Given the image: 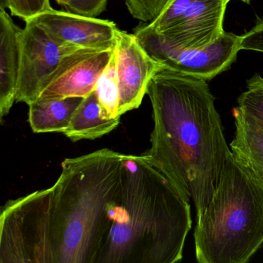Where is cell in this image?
Returning <instances> with one entry per match:
<instances>
[{
	"instance_id": "1",
	"label": "cell",
	"mask_w": 263,
	"mask_h": 263,
	"mask_svg": "<svg viewBox=\"0 0 263 263\" xmlns=\"http://www.w3.org/2000/svg\"><path fill=\"white\" fill-rule=\"evenodd\" d=\"M147 94L153 109L151 148L144 154L174 184L197 216L211 200L229 156L206 80L162 67Z\"/></svg>"
},
{
	"instance_id": "2",
	"label": "cell",
	"mask_w": 263,
	"mask_h": 263,
	"mask_svg": "<svg viewBox=\"0 0 263 263\" xmlns=\"http://www.w3.org/2000/svg\"><path fill=\"white\" fill-rule=\"evenodd\" d=\"M191 207L143 154H124L90 263H178L191 228Z\"/></svg>"
},
{
	"instance_id": "3",
	"label": "cell",
	"mask_w": 263,
	"mask_h": 263,
	"mask_svg": "<svg viewBox=\"0 0 263 263\" xmlns=\"http://www.w3.org/2000/svg\"><path fill=\"white\" fill-rule=\"evenodd\" d=\"M123 158L121 153L103 148L62 162L60 177L50 187L56 262H91Z\"/></svg>"
},
{
	"instance_id": "4",
	"label": "cell",
	"mask_w": 263,
	"mask_h": 263,
	"mask_svg": "<svg viewBox=\"0 0 263 263\" xmlns=\"http://www.w3.org/2000/svg\"><path fill=\"white\" fill-rule=\"evenodd\" d=\"M194 236L199 263H248L262 246L263 185L232 153Z\"/></svg>"
},
{
	"instance_id": "5",
	"label": "cell",
	"mask_w": 263,
	"mask_h": 263,
	"mask_svg": "<svg viewBox=\"0 0 263 263\" xmlns=\"http://www.w3.org/2000/svg\"><path fill=\"white\" fill-rule=\"evenodd\" d=\"M51 213V188L6 202L0 215V263H57Z\"/></svg>"
},
{
	"instance_id": "6",
	"label": "cell",
	"mask_w": 263,
	"mask_h": 263,
	"mask_svg": "<svg viewBox=\"0 0 263 263\" xmlns=\"http://www.w3.org/2000/svg\"><path fill=\"white\" fill-rule=\"evenodd\" d=\"M134 34L147 53L161 66L206 81L228 70L242 50L241 35L233 32H225L213 44L198 49L174 44L148 23H141Z\"/></svg>"
},
{
	"instance_id": "7",
	"label": "cell",
	"mask_w": 263,
	"mask_h": 263,
	"mask_svg": "<svg viewBox=\"0 0 263 263\" xmlns=\"http://www.w3.org/2000/svg\"><path fill=\"white\" fill-rule=\"evenodd\" d=\"M230 0H169L151 29L178 46L188 49L206 47L224 32L223 23Z\"/></svg>"
},
{
	"instance_id": "8",
	"label": "cell",
	"mask_w": 263,
	"mask_h": 263,
	"mask_svg": "<svg viewBox=\"0 0 263 263\" xmlns=\"http://www.w3.org/2000/svg\"><path fill=\"white\" fill-rule=\"evenodd\" d=\"M80 48L62 44L33 22H26L20 40L16 102L29 106L38 99L48 77L66 55Z\"/></svg>"
},
{
	"instance_id": "9",
	"label": "cell",
	"mask_w": 263,
	"mask_h": 263,
	"mask_svg": "<svg viewBox=\"0 0 263 263\" xmlns=\"http://www.w3.org/2000/svg\"><path fill=\"white\" fill-rule=\"evenodd\" d=\"M114 49H80L66 55L48 77L37 100L84 98L95 89Z\"/></svg>"
},
{
	"instance_id": "10",
	"label": "cell",
	"mask_w": 263,
	"mask_h": 263,
	"mask_svg": "<svg viewBox=\"0 0 263 263\" xmlns=\"http://www.w3.org/2000/svg\"><path fill=\"white\" fill-rule=\"evenodd\" d=\"M114 53L120 93L118 112L121 116L141 106L151 79L162 66L147 53L134 33L120 29Z\"/></svg>"
},
{
	"instance_id": "11",
	"label": "cell",
	"mask_w": 263,
	"mask_h": 263,
	"mask_svg": "<svg viewBox=\"0 0 263 263\" xmlns=\"http://www.w3.org/2000/svg\"><path fill=\"white\" fill-rule=\"evenodd\" d=\"M31 21L62 44L96 50L114 49L117 45L119 29L110 20L82 16L52 8Z\"/></svg>"
},
{
	"instance_id": "12",
	"label": "cell",
	"mask_w": 263,
	"mask_h": 263,
	"mask_svg": "<svg viewBox=\"0 0 263 263\" xmlns=\"http://www.w3.org/2000/svg\"><path fill=\"white\" fill-rule=\"evenodd\" d=\"M19 27L5 8L0 6V120L9 114L16 101L17 80L20 63Z\"/></svg>"
},
{
	"instance_id": "13",
	"label": "cell",
	"mask_w": 263,
	"mask_h": 263,
	"mask_svg": "<svg viewBox=\"0 0 263 263\" xmlns=\"http://www.w3.org/2000/svg\"><path fill=\"white\" fill-rule=\"evenodd\" d=\"M233 114L236 133L232 153L263 185V123L239 107Z\"/></svg>"
},
{
	"instance_id": "14",
	"label": "cell",
	"mask_w": 263,
	"mask_h": 263,
	"mask_svg": "<svg viewBox=\"0 0 263 263\" xmlns=\"http://www.w3.org/2000/svg\"><path fill=\"white\" fill-rule=\"evenodd\" d=\"M120 119L110 120L103 116L95 90L82 100L63 134L73 142L95 139L111 133L118 126Z\"/></svg>"
},
{
	"instance_id": "15",
	"label": "cell",
	"mask_w": 263,
	"mask_h": 263,
	"mask_svg": "<svg viewBox=\"0 0 263 263\" xmlns=\"http://www.w3.org/2000/svg\"><path fill=\"white\" fill-rule=\"evenodd\" d=\"M83 98L37 100L29 105V123L35 133H63L66 130Z\"/></svg>"
},
{
	"instance_id": "16",
	"label": "cell",
	"mask_w": 263,
	"mask_h": 263,
	"mask_svg": "<svg viewBox=\"0 0 263 263\" xmlns=\"http://www.w3.org/2000/svg\"><path fill=\"white\" fill-rule=\"evenodd\" d=\"M94 90L101 105L105 118L120 119L118 112L120 93L114 51L109 64L99 77Z\"/></svg>"
},
{
	"instance_id": "17",
	"label": "cell",
	"mask_w": 263,
	"mask_h": 263,
	"mask_svg": "<svg viewBox=\"0 0 263 263\" xmlns=\"http://www.w3.org/2000/svg\"><path fill=\"white\" fill-rule=\"evenodd\" d=\"M0 6L25 23L52 9L50 0H1Z\"/></svg>"
},
{
	"instance_id": "18",
	"label": "cell",
	"mask_w": 263,
	"mask_h": 263,
	"mask_svg": "<svg viewBox=\"0 0 263 263\" xmlns=\"http://www.w3.org/2000/svg\"><path fill=\"white\" fill-rule=\"evenodd\" d=\"M169 0H125L131 15L142 23H151L159 17Z\"/></svg>"
},
{
	"instance_id": "19",
	"label": "cell",
	"mask_w": 263,
	"mask_h": 263,
	"mask_svg": "<svg viewBox=\"0 0 263 263\" xmlns=\"http://www.w3.org/2000/svg\"><path fill=\"white\" fill-rule=\"evenodd\" d=\"M238 107L263 123V89H248L238 98Z\"/></svg>"
},
{
	"instance_id": "20",
	"label": "cell",
	"mask_w": 263,
	"mask_h": 263,
	"mask_svg": "<svg viewBox=\"0 0 263 263\" xmlns=\"http://www.w3.org/2000/svg\"><path fill=\"white\" fill-rule=\"evenodd\" d=\"M108 0H72L65 9L71 13L97 18L106 9Z\"/></svg>"
},
{
	"instance_id": "21",
	"label": "cell",
	"mask_w": 263,
	"mask_h": 263,
	"mask_svg": "<svg viewBox=\"0 0 263 263\" xmlns=\"http://www.w3.org/2000/svg\"><path fill=\"white\" fill-rule=\"evenodd\" d=\"M241 49L263 52V21L241 35Z\"/></svg>"
},
{
	"instance_id": "22",
	"label": "cell",
	"mask_w": 263,
	"mask_h": 263,
	"mask_svg": "<svg viewBox=\"0 0 263 263\" xmlns=\"http://www.w3.org/2000/svg\"><path fill=\"white\" fill-rule=\"evenodd\" d=\"M248 89H263V77L259 74H255L247 81Z\"/></svg>"
},
{
	"instance_id": "23",
	"label": "cell",
	"mask_w": 263,
	"mask_h": 263,
	"mask_svg": "<svg viewBox=\"0 0 263 263\" xmlns=\"http://www.w3.org/2000/svg\"><path fill=\"white\" fill-rule=\"evenodd\" d=\"M55 1L57 2L59 5L65 8L72 0H55Z\"/></svg>"
},
{
	"instance_id": "24",
	"label": "cell",
	"mask_w": 263,
	"mask_h": 263,
	"mask_svg": "<svg viewBox=\"0 0 263 263\" xmlns=\"http://www.w3.org/2000/svg\"><path fill=\"white\" fill-rule=\"evenodd\" d=\"M230 1H231V0H230ZM239 1L242 2V3H247V4H249V3H250V2H251V0H239Z\"/></svg>"
}]
</instances>
